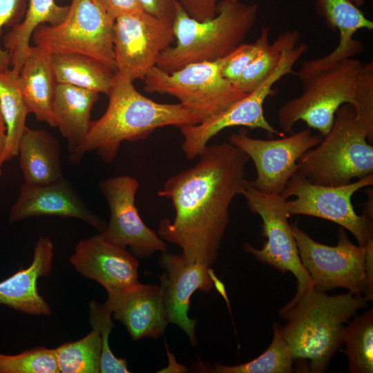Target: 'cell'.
Wrapping results in <instances>:
<instances>
[{
  "instance_id": "cell-1",
  "label": "cell",
  "mask_w": 373,
  "mask_h": 373,
  "mask_svg": "<svg viewBox=\"0 0 373 373\" xmlns=\"http://www.w3.org/2000/svg\"><path fill=\"white\" fill-rule=\"evenodd\" d=\"M192 167L169 178L157 194L175 210L160 222L158 236L178 245L187 263L207 267L216 262L229 222V207L247 184L250 160L229 142L207 145Z\"/></svg>"
},
{
  "instance_id": "cell-2",
  "label": "cell",
  "mask_w": 373,
  "mask_h": 373,
  "mask_svg": "<svg viewBox=\"0 0 373 373\" xmlns=\"http://www.w3.org/2000/svg\"><path fill=\"white\" fill-rule=\"evenodd\" d=\"M133 83L115 73L107 95V108L101 117L91 121L83 143L70 160L73 164L79 163L86 153L92 151L108 163L116 157L124 141L144 140L159 128H180L202 121L180 103H158L149 99Z\"/></svg>"
},
{
  "instance_id": "cell-3",
  "label": "cell",
  "mask_w": 373,
  "mask_h": 373,
  "mask_svg": "<svg viewBox=\"0 0 373 373\" xmlns=\"http://www.w3.org/2000/svg\"><path fill=\"white\" fill-rule=\"evenodd\" d=\"M367 302L350 291L329 296L312 287L294 305L280 309V316L287 320L280 332L293 361L308 362L307 372H325L342 343L343 326Z\"/></svg>"
},
{
  "instance_id": "cell-4",
  "label": "cell",
  "mask_w": 373,
  "mask_h": 373,
  "mask_svg": "<svg viewBox=\"0 0 373 373\" xmlns=\"http://www.w3.org/2000/svg\"><path fill=\"white\" fill-rule=\"evenodd\" d=\"M258 7L220 0L216 15L198 21L178 3L173 19L175 44L161 54L157 66L171 73L185 65L222 59L243 43L256 21Z\"/></svg>"
},
{
  "instance_id": "cell-5",
  "label": "cell",
  "mask_w": 373,
  "mask_h": 373,
  "mask_svg": "<svg viewBox=\"0 0 373 373\" xmlns=\"http://www.w3.org/2000/svg\"><path fill=\"white\" fill-rule=\"evenodd\" d=\"M353 106L337 110L333 125L321 142L306 151L297 169L312 183L324 186L349 184L373 173V146Z\"/></svg>"
},
{
  "instance_id": "cell-6",
  "label": "cell",
  "mask_w": 373,
  "mask_h": 373,
  "mask_svg": "<svg viewBox=\"0 0 373 373\" xmlns=\"http://www.w3.org/2000/svg\"><path fill=\"white\" fill-rule=\"evenodd\" d=\"M363 64L354 57L303 79L302 93L283 104L278 111L280 131L291 133L298 121L325 136L330 131L338 108L356 103L359 77Z\"/></svg>"
},
{
  "instance_id": "cell-7",
  "label": "cell",
  "mask_w": 373,
  "mask_h": 373,
  "mask_svg": "<svg viewBox=\"0 0 373 373\" xmlns=\"http://www.w3.org/2000/svg\"><path fill=\"white\" fill-rule=\"evenodd\" d=\"M373 185V173L339 186H324L310 182L296 169L282 195L291 215H305L333 222L349 231L358 245L365 247L373 238L372 190L368 192L364 212L358 216L351 199L358 190Z\"/></svg>"
},
{
  "instance_id": "cell-8",
  "label": "cell",
  "mask_w": 373,
  "mask_h": 373,
  "mask_svg": "<svg viewBox=\"0 0 373 373\" xmlns=\"http://www.w3.org/2000/svg\"><path fill=\"white\" fill-rule=\"evenodd\" d=\"M226 57L189 64L171 73L155 66L144 79V89L175 97L202 121L224 111L248 94L222 76Z\"/></svg>"
},
{
  "instance_id": "cell-9",
  "label": "cell",
  "mask_w": 373,
  "mask_h": 373,
  "mask_svg": "<svg viewBox=\"0 0 373 373\" xmlns=\"http://www.w3.org/2000/svg\"><path fill=\"white\" fill-rule=\"evenodd\" d=\"M65 19L56 26L41 24L34 46L50 54L78 53L93 57L116 73L113 56L115 19L97 0H69Z\"/></svg>"
},
{
  "instance_id": "cell-10",
  "label": "cell",
  "mask_w": 373,
  "mask_h": 373,
  "mask_svg": "<svg viewBox=\"0 0 373 373\" xmlns=\"http://www.w3.org/2000/svg\"><path fill=\"white\" fill-rule=\"evenodd\" d=\"M307 50L304 43L285 50L274 71L254 90L224 111L198 124L180 127L183 136L182 149L186 158L198 157L214 136L229 127L260 128L271 136L283 137L285 133L276 130L265 118L263 104L268 96L276 93L274 85L284 76L294 73V66Z\"/></svg>"
},
{
  "instance_id": "cell-11",
  "label": "cell",
  "mask_w": 373,
  "mask_h": 373,
  "mask_svg": "<svg viewBox=\"0 0 373 373\" xmlns=\"http://www.w3.org/2000/svg\"><path fill=\"white\" fill-rule=\"evenodd\" d=\"M250 211L258 214L262 220V235L267 240L261 249L246 243L245 252L258 260L284 273L291 272L297 280V291L292 299L280 309L294 305L306 292L313 287L308 272L303 265L296 240L292 233L286 209V198L281 194H270L258 191L248 181L242 193Z\"/></svg>"
},
{
  "instance_id": "cell-12",
  "label": "cell",
  "mask_w": 373,
  "mask_h": 373,
  "mask_svg": "<svg viewBox=\"0 0 373 373\" xmlns=\"http://www.w3.org/2000/svg\"><path fill=\"white\" fill-rule=\"evenodd\" d=\"M303 265L309 274L313 287L322 291L341 287L356 295L366 286V247L352 243L340 227L335 246L321 244L300 229L290 224Z\"/></svg>"
},
{
  "instance_id": "cell-13",
  "label": "cell",
  "mask_w": 373,
  "mask_h": 373,
  "mask_svg": "<svg viewBox=\"0 0 373 373\" xmlns=\"http://www.w3.org/2000/svg\"><path fill=\"white\" fill-rule=\"evenodd\" d=\"M174 41L171 19L144 10L118 16L113 28L116 74L132 82L144 79Z\"/></svg>"
},
{
  "instance_id": "cell-14",
  "label": "cell",
  "mask_w": 373,
  "mask_h": 373,
  "mask_svg": "<svg viewBox=\"0 0 373 373\" xmlns=\"http://www.w3.org/2000/svg\"><path fill=\"white\" fill-rule=\"evenodd\" d=\"M323 136L312 134L309 128L278 139L252 138L240 132L231 134L229 142L243 151L252 160L256 178L249 184L259 191L282 194L297 169L300 157L318 145Z\"/></svg>"
},
{
  "instance_id": "cell-15",
  "label": "cell",
  "mask_w": 373,
  "mask_h": 373,
  "mask_svg": "<svg viewBox=\"0 0 373 373\" xmlns=\"http://www.w3.org/2000/svg\"><path fill=\"white\" fill-rule=\"evenodd\" d=\"M139 186L137 180L130 175H118L99 182L111 213L108 224L101 232L117 244L130 247L135 256L146 258L157 251H166L167 245L139 215L135 203Z\"/></svg>"
},
{
  "instance_id": "cell-16",
  "label": "cell",
  "mask_w": 373,
  "mask_h": 373,
  "mask_svg": "<svg viewBox=\"0 0 373 373\" xmlns=\"http://www.w3.org/2000/svg\"><path fill=\"white\" fill-rule=\"evenodd\" d=\"M69 260L82 276L102 285L107 294L139 283L135 256L102 232L78 242Z\"/></svg>"
},
{
  "instance_id": "cell-17",
  "label": "cell",
  "mask_w": 373,
  "mask_h": 373,
  "mask_svg": "<svg viewBox=\"0 0 373 373\" xmlns=\"http://www.w3.org/2000/svg\"><path fill=\"white\" fill-rule=\"evenodd\" d=\"M165 271L160 276L164 285V302L169 323L176 324L188 336L193 345L197 344L195 319L188 316L190 298L198 289L208 293L213 286L211 267L187 263L181 256L166 251L160 257Z\"/></svg>"
},
{
  "instance_id": "cell-18",
  "label": "cell",
  "mask_w": 373,
  "mask_h": 373,
  "mask_svg": "<svg viewBox=\"0 0 373 373\" xmlns=\"http://www.w3.org/2000/svg\"><path fill=\"white\" fill-rule=\"evenodd\" d=\"M59 216L83 220L100 231L106 222L90 209L65 178L44 185L23 183L12 206L9 220L19 221L33 216Z\"/></svg>"
},
{
  "instance_id": "cell-19",
  "label": "cell",
  "mask_w": 373,
  "mask_h": 373,
  "mask_svg": "<svg viewBox=\"0 0 373 373\" xmlns=\"http://www.w3.org/2000/svg\"><path fill=\"white\" fill-rule=\"evenodd\" d=\"M114 319L122 322L132 339L160 337L168 323L164 302V285L142 284L108 294L103 305Z\"/></svg>"
},
{
  "instance_id": "cell-20",
  "label": "cell",
  "mask_w": 373,
  "mask_h": 373,
  "mask_svg": "<svg viewBox=\"0 0 373 373\" xmlns=\"http://www.w3.org/2000/svg\"><path fill=\"white\" fill-rule=\"evenodd\" d=\"M316 9L327 26L338 32L339 41L330 53L303 62L296 73L300 79L361 53L363 46L354 36L361 29L373 30V22L350 0H317Z\"/></svg>"
},
{
  "instance_id": "cell-21",
  "label": "cell",
  "mask_w": 373,
  "mask_h": 373,
  "mask_svg": "<svg viewBox=\"0 0 373 373\" xmlns=\"http://www.w3.org/2000/svg\"><path fill=\"white\" fill-rule=\"evenodd\" d=\"M54 247L48 237H39L31 265L0 282V304L28 314L48 316L51 309L37 290V279L52 270Z\"/></svg>"
},
{
  "instance_id": "cell-22",
  "label": "cell",
  "mask_w": 373,
  "mask_h": 373,
  "mask_svg": "<svg viewBox=\"0 0 373 373\" xmlns=\"http://www.w3.org/2000/svg\"><path fill=\"white\" fill-rule=\"evenodd\" d=\"M19 81L29 113L38 121L56 127L52 104L57 82L51 54L37 46H31L19 70Z\"/></svg>"
},
{
  "instance_id": "cell-23",
  "label": "cell",
  "mask_w": 373,
  "mask_h": 373,
  "mask_svg": "<svg viewBox=\"0 0 373 373\" xmlns=\"http://www.w3.org/2000/svg\"><path fill=\"white\" fill-rule=\"evenodd\" d=\"M99 93L66 84H57L52 112L62 136L67 141L71 160L90 128L93 108Z\"/></svg>"
},
{
  "instance_id": "cell-24",
  "label": "cell",
  "mask_w": 373,
  "mask_h": 373,
  "mask_svg": "<svg viewBox=\"0 0 373 373\" xmlns=\"http://www.w3.org/2000/svg\"><path fill=\"white\" fill-rule=\"evenodd\" d=\"M60 144L46 130L26 127L19 142V166L24 183L44 185L64 178Z\"/></svg>"
},
{
  "instance_id": "cell-25",
  "label": "cell",
  "mask_w": 373,
  "mask_h": 373,
  "mask_svg": "<svg viewBox=\"0 0 373 373\" xmlns=\"http://www.w3.org/2000/svg\"><path fill=\"white\" fill-rule=\"evenodd\" d=\"M68 6H60L55 0H28L21 22L12 27L3 37V45L8 52L10 68L19 70L30 52V41L35 30L41 24L56 26L66 17Z\"/></svg>"
},
{
  "instance_id": "cell-26",
  "label": "cell",
  "mask_w": 373,
  "mask_h": 373,
  "mask_svg": "<svg viewBox=\"0 0 373 373\" xmlns=\"http://www.w3.org/2000/svg\"><path fill=\"white\" fill-rule=\"evenodd\" d=\"M57 84H66L108 95L115 73L100 61L78 53L51 54Z\"/></svg>"
},
{
  "instance_id": "cell-27",
  "label": "cell",
  "mask_w": 373,
  "mask_h": 373,
  "mask_svg": "<svg viewBox=\"0 0 373 373\" xmlns=\"http://www.w3.org/2000/svg\"><path fill=\"white\" fill-rule=\"evenodd\" d=\"M0 106L7 128L6 142L0 153V164H3L18 155L30 113L21 90L19 73L11 68L0 70Z\"/></svg>"
},
{
  "instance_id": "cell-28",
  "label": "cell",
  "mask_w": 373,
  "mask_h": 373,
  "mask_svg": "<svg viewBox=\"0 0 373 373\" xmlns=\"http://www.w3.org/2000/svg\"><path fill=\"white\" fill-rule=\"evenodd\" d=\"M342 330V343L351 373L373 372V309L355 316Z\"/></svg>"
},
{
  "instance_id": "cell-29",
  "label": "cell",
  "mask_w": 373,
  "mask_h": 373,
  "mask_svg": "<svg viewBox=\"0 0 373 373\" xmlns=\"http://www.w3.org/2000/svg\"><path fill=\"white\" fill-rule=\"evenodd\" d=\"M300 37L298 30H291L280 34L272 43L269 41L233 84L246 93L254 90L274 71L283 51L296 46Z\"/></svg>"
},
{
  "instance_id": "cell-30",
  "label": "cell",
  "mask_w": 373,
  "mask_h": 373,
  "mask_svg": "<svg viewBox=\"0 0 373 373\" xmlns=\"http://www.w3.org/2000/svg\"><path fill=\"white\" fill-rule=\"evenodd\" d=\"M294 361L285 341L280 332V325L273 326L272 341L267 350L254 359L245 363L214 365L207 372L214 373H290Z\"/></svg>"
},
{
  "instance_id": "cell-31",
  "label": "cell",
  "mask_w": 373,
  "mask_h": 373,
  "mask_svg": "<svg viewBox=\"0 0 373 373\" xmlns=\"http://www.w3.org/2000/svg\"><path fill=\"white\" fill-rule=\"evenodd\" d=\"M82 339L62 344L54 349L59 372L98 373L101 357V338L98 328Z\"/></svg>"
},
{
  "instance_id": "cell-32",
  "label": "cell",
  "mask_w": 373,
  "mask_h": 373,
  "mask_svg": "<svg viewBox=\"0 0 373 373\" xmlns=\"http://www.w3.org/2000/svg\"><path fill=\"white\" fill-rule=\"evenodd\" d=\"M54 349L35 347L8 355L0 353V373H57Z\"/></svg>"
},
{
  "instance_id": "cell-33",
  "label": "cell",
  "mask_w": 373,
  "mask_h": 373,
  "mask_svg": "<svg viewBox=\"0 0 373 373\" xmlns=\"http://www.w3.org/2000/svg\"><path fill=\"white\" fill-rule=\"evenodd\" d=\"M89 309L90 325L97 327L100 333L102 347L99 372H130L126 360L115 356L109 346V334L114 326L111 320V312L96 301L90 303Z\"/></svg>"
},
{
  "instance_id": "cell-34",
  "label": "cell",
  "mask_w": 373,
  "mask_h": 373,
  "mask_svg": "<svg viewBox=\"0 0 373 373\" xmlns=\"http://www.w3.org/2000/svg\"><path fill=\"white\" fill-rule=\"evenodd\" d=\"M268 42L269 28L263 26L254 43H242L227 55L221 70L222 76L233 84Z\"/></svg>"
},
{
  "instance_id": "cell-35",
  "label": "cell",
  "mask_w": 373,
  "mask_h": 373,
  "mask_svg": "<svg viewBox=\"0 0 373 373\" xmlns=\"http://www.w3.org/2000/svg\"><path fill=\"white\" fill-rule=\"evenodd\" d=\"M358 121L367 129L373 142V63L363 64L359 77L356 103L354 107Z\"/></svg>"
},
{
  "instance_id": "cell-36",
  "label": "cell",
  "mask_w": 373,
  "mask_h": 373,
  "mask_svg": "<svg viewBox=\"0 0 373 373\" xmlns=\"http://www.w3.org/2000/svg\"><path fill=\"white\" fill-rule=\"evenodd\" d=\"M28 0H0V35L3 27H12L24 17ZM10 68L8 52L0 46V70Z\"/></svg>"
},
{
  "instance_id": "cell-37",
  "label": "cell",
  "mask_w": 373,
  "mask_h": 373,
  "mask_svg": "<svg viewBox=\"0 0 373 373\" xmlns=\"http://www.w3.org/2000/svg\"><path fill=\"white\" fill-rule=\"evenodd\" d=\"M186 13L198 21L213 18L220 0H177Z\"/></svg>"
},
{
  "instance_id": "cell-38",
  "label": "cell",
  "mask_w": 373,
  "mask_h": 373,
  "mask_svg": "<svg viewBox=\"0 0 373 373\" xmlns=\"http://www.w3.org/2000/svg\"><path fill=\"white\" fill-rule=\"evenodd\" d=\"M142 9L152 15L173 21L177 0H136Z\"/></svg>"
},
{
  "instance_id": "cell-39",
  "label": "cell",
  "mask_w": 373,
  "mask_h": 373,
  "mask_svg": "<svg viewBox=\"0 0 373 373\" xmlns=\"http://www.w3.org/2000/svg\"><path fill=\"white\" fill-rule=\"evenodd\" d=\"M97 1L114 19L126 13L143 10L136 0Z\"/></svg>"
},
{
  "instance_id": "cell-40",
  "label": "cell",
  "mask_w": 373,
  "mask_h": 373,
  "mask_svg": "<svg viewBox=\"0 0 373 373\" xmlns=\"http://www.w3.org/2000/svg\"><path fill=\"white\" fill-rule=\"evenodd\" d=\"M365 247L366 286L364 296L367 300H372L373 298V238L367 241Z\"/></svg>"
},
{
  "instance_id": "cell-41",
  "label": "cell",
  "mask_w": 373,
  "mask_h": 373,
  "mask_svg": "<svg viewBox=\"0 0 373 373\" xmlns=\"http://www.w3.org/2000/svg\"><path fill=\"white\" fill-rule=\"evenodd\" d=\"M168 356H169V365L167 367L163 369V371L160 372H186V368L180 364H178L173 354L171 353H169L168 351Z\"/></svg>"
},
{
  "instance_id": "cell-42",
  "label": "cell",
  "mask_w": 373,
  "mask_h": 373,
  "mask_svg": "<svg viewBox=\"0 0 373 373\" xmlns=\"http://www.w3.org/2000/svg\"><path fill=\"white\" fill-rule=\"evenodd\" d=\"M7 128L5 119L0 106V153L2 152L6 142Z\"/></svg>"
},
{
  "instance_id": "cell-43",
  "label": "cell",
  "mask_w": 373,
  "mask_h": 373,
  "mask_svg": "<svg viewBox=\"0 0 373 373\" xmlns=\"http://www.w3.org/2000/svg\"><path fill=\"white\" fill-rule=\"evenodd\" d=\"M356 7L361 8L365 3V0H350Z\"/></svg>"
},
{
  "instance_id": "cell-44",
  "label": "cell",
  "mask_w": 373,
  "mask_h": 373,
  "mask_svg": "<svg viewBox=\"0 0 373 373\" xmlns=\"http://www.w3.org/2000/svg\"><path fill=\"white\" fill-rule=\"evenodd\" d=\"M1 166H2V164H0V177H1V174H2Z\"/></svg>"
},
{
  "instance_id": "cell-45",
  "label": "cell",
  "mask_w": 373,
  "mask_h": 373,
  "mask_svg": "<svg viewBox=\"0 0 373 373\" xmlns=\"http://www.w3.org/2000/svg\"><path fill=\"white\" fill-rule=\"evenodd\" d=\"M224 1H236V0H224Z\"/></svg>"
}]
</instances>
